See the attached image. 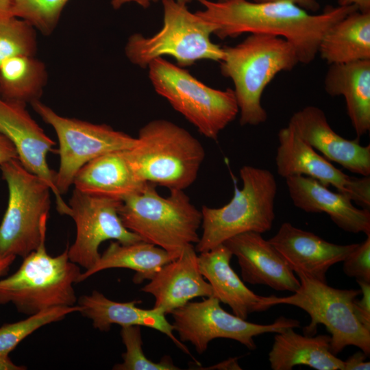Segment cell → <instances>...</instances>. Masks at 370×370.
Instances as JSON below:
<instances>
[{
	"instance_id": "6da1fadb",
	"label": "cell",
	"mask_w": 370,
	"mask_h": 370,
	"mask_svg": "<svg viewBox=\"0 0 370 370\" xmlns=\"http://www.w3.org/2000/svg\"><path fill=\"white\" fill-rule=\"evenodd\" d=\"M198 1L204 9L195 13L216 26L214 34L217 37L235 38L245 33L281 37L293 46L299 63L305 64L316 58L327 31L347 14L358 10L354 5H338L329 7L320 14H312L287 1Z\"/></svg>"
},
{
	"instance_id": "7a4b0ae2",
	"label": "cell",
	"mask_w": 370,
	"mask_h": 370,
	"mask_svg": "<svg viewBox=\"0 0 370 370\" xmlns=\"http://www.w3.org/2000/svg\"><path fill=\"white\" fill-rule=\"evenodd\" d=\"M223 49L220 70L234 83L241 125L264 123L267 113L261 104L263 92L279 73L299 63L295 48L281 37L250 34L238 45Z\"/></svg>"
},
{
	"instance_id": "3957f363",
	"label": "cell",
	"mask_w": 370,
	"mask_h": 370,
	"mask_svg": "<svg viewBox=\"0 0 370 370\" xmlns=\"http://www.w3.org/2000/svg\"><path fill=\"white\" fill-rule=\"evenodd\" d=\"M126 153L143 181L170 191L191 186L205 158L204 148L196 138L165 119L151 121L141 127Z\"/></svg>"
},
{
	"instance_id": "277c9868",
	"label": "cell",
	"mask_w": 370,
	"mask_h": 370,
	"mask_svg": "<svg viewBox=\"0 0 370 370\" xmlns=\"http://www.w3.org/2000/svg\"><path fill=\"white\" fill-rule=\"evenodd\" d=\"M123 225L147 243L175 257L199 240L202 214L184 190L162 197L156 185L147 182L143 189L124 199L119 208Z\"/></svg>"
},
{
	"instance_id": "5b68a950",
	"label": "cell",
	"mask_w": 370,
	"mask_h": 370,
	"mask_svg": "<svg viewBox=\"0 0 370 370\" xmlns=\"http://www.w3.org/2000/svg\"><path fill=\"white\" fill-rule=\"evenodd\" d=\"M240 176L243 187L234 184L229 203L220 208L202 207L203 232L195 247L197 252L208 251L237 234H262L271 229L277 193L273 174L266 169L245 165Z\"/></svg>"
},
{
	"instance_id": "8992f818",
	"label": "cell",
	"mask_w": 370,
	"mask_h": 370,
	"mask_svg": "<svg viewBox=\"0 0 370 370\" xmlns=\"http://www.w3.org/2000/svg\"><path fill=\"white\" fill-rule=\"evenodd\" d=\"M46 235L38 248L23 258L18 269L0 280V305L12 303L26 315L58 306H73L77 301L73 288L82 273L70 260L68 247L58 256H50Z\"/></svg>"
},
{
	"instance_id": "52a82bcc",
	"label": "cell",
	"mask_w": 370,
	"mask_h": 370,
	"mask_svg": "<svg viewBox=\"0 0 370 370\" xmlns=\"http://www.w3.org/2000/svg\"><path fill=\"white\" fill-rule=\"evenodd\" d=\"M163 26L151 37L140 34L131 35L125 46V53L134 64L143 69L154 59L170 56L177 66H188L201 60L220 62L224 56L223 47L213 43L210 35L216 26L186 5L175 0H162Z\"/></svg>"
},
{
	"instance_id": "ba28073f",
	"label": "cell",
	"mask_w": 370,
	"mask_h": 370,
	"mask_svg": "<svg viewBox=\"0 0 370 370\" xmlns=\"http://www.w3.org/2000/svg\"><path fill=\"white\" fill-rule=\"evenodd\" d=\"M295 273L300 282L299 288L289 296H267L265 304L269 308L292 305L306 311L310 322L304 328V334L313 336L317 325H324L331 334L330 349L334 355L353 345L369 356L370 330L360 322L354 309V301L360 295V289L336 288L301 272Z\"/></svg>"
},
{
	"instance_id": "9c48e42d",
	"label": "cell",
	"mask_w": 370,
	"mask_h": 370,
	"mask_svg": "<svg viewBox=\"0 0 370 370\" xmlns=\"http://www.w3.org/2000/svg\"><path fill=\"white\" fill-rule=\"evenodd\" d=\"M0 170L8 190V206L0 224V256L23 258L38 248L46 235L51 190L18 159L1 164Z\"/></svg>"
},
{
	"instance_id": "30bf717a",
	"label": "cell",
	"mask_w": 370,
	"mask_h": 370,
	"mask_svg": "<svg viewBox=\"0 0 370 370\" xmlns=\"http://www.w3.org/2000/svg\"><path fill=\"white\" fill-rule=\"evenodd\" d=\"M156 92L205 137L217 140L239 112L234 90L211 88L162 57L147 66Z\"/></svg>"
},
{
	"instance_id": "8fae6325",
	"label": "cell",
	"mask_w": 370,
	"mask_h": 370,
	"mask_svg": "<svg viewBox=\"0 0 370 370\" xmlns=\"http://www.w3.org/2000/svg\"><path fill=\"white\" fill-rule=\"evenodd\" d=\"M31 105L57 135L60 162L55 184L61 195L67 193L84 164L106 153L130 149L136 143V138L108 125L62 116L40 101Z\"/></svg>"
},
{
	"instance_id": "7c38bea8",
	"label": "cell",
	"mask_w": 370,
	"mask_h": 370,
	"mask_svg": "<svg viewBox=\"0 0 370 370\" xmlns=\"http://www.w3.org/2000/svg\"><path fill=\"white\" fill-rule=\"evenodd\" d=\"M171 314L173 330L179 334L180 341L190 343L199 354L204 353L210 342L215 338L234 340L254 350L255 336L300 326L299 321L284 317L266 325L248 322L223 310L214 296L201 301H189Z\"/></svg>"
},
{
	"instance_id": "4fadbf2b",
	"label": "cell",
	"mask_w": 370,
	"mask_h": 370,
	"mask_svg": "<svg viewBox=\"0 0 370 370\" xmlns=\"http://www.w3.org/2000/svg\"><path fill=\"white\" fill-rule=\"evenodd\" d=\"M122 201L91 196L74 188L69 199L71 215L76 225V237L68 247L71 261L86 270L100 258V245L108 240L122 244L142 241L123 224L119 208Z\"/></svg>"
},
{
	"instance_id": "5bb4252c",
	"label": "cell",
	"mask_w": 370,
	"mask_h": 370,
	"mask_svg": "<svg viewBox=\"0 0 370 370\" xmlns=\"http://www.w3.org/2000/svg\"><path fill=\"white\" fill-rule=\"evenodd\" d=\"M278 138L275 163L280 176L311 177L327 187L332 186L362 208L369 210V176L347 175L299 137L289 125L279 130Z\"/></svg>"
},
{
	"instance_id": "9a60e30c",
	"label": "cell",
	"mask_w": 370,
	"mask_h": 370,
	"mask_svg": "<svg viewBox=\"0 0 370 370\" xmlns=\"http://www.w3.org/2000/svg\"><path fill=\"white\" fill-rule=\"evenodd\" d=\"M26 106L0 97V134L13 144L23 167L49 186L56 198L58 212L70 216L71 208L56 186V172L49 168L47 160L56 143L32 117Z\"/></svg>"
},
{
	"instance_id": "2e32d148",
	"label": "cell",
	"mask_w": 370,
	"mask_h": 370,
	"mask_svg": "<svg viewBox=\"0 0 370 370\" xmlns=\"http://www.w3.org/2000/svg\"><path fill=\"white\" fill-rule=\"evenodd\" d=\"M304 141L326 159L349 171L370 175V145L348 140L338 134L319 108L308 106L295 112L288 124Z\"/></svg>"
},
{
	"instance_id": "e0dca14e",
	"label": "cell",
	"mask_w": 370,
	"mask_h": 370,
	"mask_svg": "<svg viewBox=\"0 0 370 370\" xmlns=\"http://www.w3.org/2000/svg\"><path fill=\"white\" fill-rule=\"evenodd\" d=\"M223 244L237 258L243 280L265 285L278 291L295 292L300 286L278 249L262 234L247 232L234 236Z\"/></svg>"
},
{
	"instance_id": "ac0fdd59",
	"label": "cell",
	"mask_w": 370,
	"mask_h": 370,
	"mask_svg": "<svg viewBox=\"0 0 370 370\" xmlns=\"http://www.w3.org/2000/svg\"><path fill=\"white\" fill-rule=\"evenodd\" d=\"M281 254L291 269L322 282L334 264L343 262L358 245H337L288 222L268 240Z\"/></svg>"
},
{
	"instance_id": "d6986e66",
	"label": "cell",
	"mask_w": 370,
	"mask_h": 370,
	"mask_svg": "<svg viewBox=\"0 0 370 370\" xmlns=\"http://www.w3.org/2000/svg\"><path fill=\"white\" fill-rule=\"evenodd\" d=\"M140 290L154 297L153 308L165 315L194 298L212 296L211 286L199 271L193 245L162 267Z\"/></svg>"
},
{
	"instance_id": "ffe728a7",
	"label": "cell",
	"mask_w": 370,
	"mask_h": 370,
	"mask_svg": "<svg viewBox=\"0 0 370 370\" xmlns=\"http://www.w3.org/2000/svg\"><path fill=\"white\" fill-rule=\"evenodd\" d=\"M290 197L297 208L310 213H325L341 229L370 235V212L358 208L340 192H333L317 180L304 175L285 178Z\"/></svg>"
},
{
	"instance_id": "44dd1931",
	"label": "cell",
	"mask_w": 370,
	"mask_h": 370,
	"mask_svg": "<svg viewBox=\"0 0 370 370\" xmlns=\"http://www.w3.org/2000/svg\"><path fill=\"white\" fill-rule=\"evenodd\" d=\"M146 184L134 170L126 150L106 153L90 160L78 171L73 182L83 193L121 201L141 191Z\"/></svg>"
},
{
	"instance_id": "7402d4cb",
	"label": "cell",
	"mask_w": 370,
	"mask_h": 370,
	"mask_svg": "<svg viewBox=\"0 0 370 370\" xmlns=\"http://www.w3.org/2000/svg\"><path fill=\"white\" fill-rule=\"evenodd\" d=\"M232 252L223 243L198 256L199 271L211 286L212 296L227 304L234 314L247 319L253 312L270 308L266 297L247 287L230 265Z\"/></svg>"
},
{
	"instance_id": "603a6c76",
	"label": "cell",
	"mask_w": 370,
	"mask_h": 370,
	"mask_svg": "<svg viewBox=\"0 0 370 370\" xmlns=\"http://www.w3.org/2000/svg\"><path fill=\"white\" fill-rule=\"evenodd\" d=\"M141 301L133 300L119 302L107 298L103 294L93 291L89 295L81 296L78 299L79 312L92 321L95 329L102 332L110 330L112 324L123 326L139 325L156 330L166 335L181 350L190 354L184 343L173 334V328L166 319L165 314L154 308L143 309L136 305Z\"/></svg>"
},
{
	"instance_id": "cb8c5ba5",
	"label": "cell",
	"mask_w": 370,
	"mask_h": 370,
	"mask_svg": "<svg viewBox=\"0 0 370 370\" xmlns=\"http://www.w3.org/2000/svg\"><path fill=\"white\" fill-rule=\"evenodd\" d=\"M325 92L343 96L358 138L370 130V60L330 64L324 78Z\"/></svg>"
},
{
	"instance_id": "d4e9b609",
	"label": "cell",
	"mask_w": 370,
	"mask_h": 370,
	"mask_svg": "<svg viewBox=\"0 0 370 370\" xmlns=\"http://www.w3.org/2000/svg\"><path fill=\"white\" fill-rule=\"evenodd\" d=\"M274 341L269 353L273 370H291L304 365L317 370H344V361L332 354L330 336L301 335L288 328L274 333Z\"/></svg>"
},
{
	"instance_id": "484cf974",
	"label": "cell",
	"mask_w": 370,
	"mask_h": 370,
	"mask_svg": "<svg viewBox=\"0 0 370 370\" xmlns=\"http://www.w3.org/2000/svg\"><path fill=\"white\" fill-rule=\"evenodd\" d=\"M318 53L329 65L370 60V12L356 10L336 22L323 36Z\"/></svg>"
},
{
	"instance_id": "4316f807",
	"label": "cell",
	"mask_w": 370,
	"mask_h": 370,
	"mask_svg": "<svg viewBox=\"0 0 370 370\" xmlns=\"http://www.w3.org/2000/svg\"><path fill=\"white\" fill-rule=\"evenodd\" d=\"M176 258L143 241L127 244L112 241L99 260L81 273L79 282L105 269L123 268L134 271L133 282L140 284L145 280H149L162 267Z\"/></svg>"
},
{
	"instance_id": "83f0119b",
	"label": "cell",
	"mask_w": 370,
	"mask_h": 370,
	"mask_svg": "<svg viewBox=\"0 0 370 370\" xmlns=\"http://www.w3.org/2000/svg\"><path fill=\"white\" fill-rule=\"evenodd\" d=\"M48 80L44 62L35 56H18L0 65V97L23 104L40 101Z\"/></svg>"
},
{
	"instance_id": "f1b7e54d",
	"label": "cell",
	"mask_w": 370,
	"mask_h": 370,
	"mask_svg": "<svg viewBox=\"0 0 370 370\" xmlns=\"http://www.w3.org/2000/svg\"><path fill=\"white\" fill-rule=\"evenodd\" d=\"M80 311L79 306H58L29 315L17 322L4 323L0 327V355H9L23 340L40 328Z\"/></svg>"
},
{
	"instance_id": "f546056e",
	"label": "cell",
	"mask_w": 370,
	"mask_h": 370,
	"mask_svg": "<svg viewBox=\"0 0 370 370\" xmlns=\"http://www.w3.org/2000/svg\"><path fill=\"white\" fill-rule=\"evenodd\" d=\"M37 30L27 21L10 15L0 18V65L18 56H35Z\"/></svg>"
},
{
	"instance_id": "4dcf8cb0",
	"label": "cell",
	"mask_w": 370,
	"mask_h": 370,
	"mask_svg": "<svg viewBox=\"0 0 370 370\" xmlns=\"http://www.w3.org/2000/svg\"><path fill=\"white\" fill-rule=\"evenodd\" d=\"M69 0H12L11 15L29 23L45 36L51 35Z\"/></svg>"
},
{
	"instance_id": "1f68e13d",
	"label": "cell",
	"mask_w": 370,
	"mask_h": 370,
	"mask_svg": "<svg viewBox=\"0 0 370 370\" xmlns=\"http://www.w3.org/2000/svg\"><path fill=\"white\" fill-rule=\"evenodd\" d=\"M121 336L126 352L123 362L113 367L114 370H179L169 356L156 362L147 358L143 350L141 329L139 325L121 327Z\"/></svg>"
},
{
	"instance_id": "d6a6232c",
	"label": "cell",
	"mask_w": 370,
	"mask_h": 370,
	"mask_svg": "<svg viewBox=\"0 0 370 370\" xmlns=\"http://www.w3.org/2000/svg\"><path fill=\"white\" fill-rule=\"evenodd\" d=\"M345 275L370 282V235L351 251L343 261Z\"/></svg>"
},
{
	"instance_id": "836d02e7",
	"label": "cell",
	"mask_w": 370,
	"mask_h": 370,
	"mask_svg": "<svg viewBox=\"0 0 370 370\" xmlns=\"http://www.w3.org/2000/svg\"><path fill=\"white\" fill-rule=\"evenodd\" d=\"M360 287L362 297L354 301V309L360 322L370 330V282L356 280Z\"/></svg>"
},
{
	"instance_id": "e575fe53",
	"label": "cell",
	"mask_w": 370,
	"mask_h": 370,
	"mask_svg": "<svg viewBox=\"0 0 370 370\" xmlns=\"http://www.w3.org/2000/svg\"><path fill=\"white\" fill-rule=\"evenodd\" d=\"M367 357L362 350L358 351L344 361V370H369L370 362L366 360Z\"/></svg>"
},
{
	"instance_id": "d590c367",
	"label": "cell",
	"mask_w": 370,
	"mask_h": 370,
	"mask_svg": "<svg viewBox=\"0 0 370 370\" xmlns=\"http://www.w3.org/2000/svg\"><path fill=\"white\" fill-rule=\"evenodd\" d=\"M13 159H18L14 146L7 137L0 134V165Z\"/></svg>"
},
{
	"instance_id": "8d00e7d4",
	"label": "cell",
	"mask_w": 370,
	"mask_h": 370,
	"mask_svg": "<svg viewBox=\"0 0 370 370\" xmlns=\"http://www.w3.org/2000/svg\"><path fill=\"white\" fill-rule=\"evenodd\" d=\"M252 1L257 3L287 1L295 4L310 12H316L320 8L317 0H253Z\"/></svg>"
},
{
	"instance_id": "74e56055",
	"label": "cell",
	"mask_w": 370,
	"mask_h": 370,
	"mask_svg": "<svg viewBox=\"0 0 370 370\" xmlns=\"http://www.w3.org/2000/svg\"><path fill=\"white\" fill-rule=\"evenodd\" d=\"M340 6L354 5L361 12H370V0H338Z\"/></svg>"
},
{
	"instance_id": "f35d334b",
	"label": "cell",
	"mask_w": 370,
	"mask_h": 370,
	"mask_svg": "<svg viewBox=\"0 0 370 370\" xmlns=\"http://www.w3.org/2000/svg\"><path fill=\"white\" fill-rule=\"evenodd\" d=\"M159 0H111V5L114 9H119L128 3H136L143 8H148L151 3H156Z\"/></svg>"
},
{
	"instance_id": "ab89813d",
	"label": "cell",
	"mask_w": 370,
	"mask_h": 370,
	"mask_svg": "<svg viewBox=\"0 0 370 370\" xmlns=\"http://www.w3.org/2000/svg\"><path fill=\"white\" fill-rule=\"evenodd\" d=\"M27 367L24 365L14 364L9 355H0V370H25Z\"/></svg>"
},
{
	"instance_id": "60d3db41",
	"label": "cell",
	"mask_w": 370,
	"mask_h": 370,
	"mask_svg": "<svg viewBox=\"0 0 370 370\" xmlns=\"http://www.w3.org/2000/svg\"><path fill=\"white\" fill-rule=\"evenodd\" d=\"M16 256L9 255L6 256H0V278L5 275L14 260Z\"/></svg>"
},
{
	"instance_id": "b9f144b4",
	"label": "cell",
	"mask_w": 370,
	"mask_h": 370,
	"mask_svg": "<svg viewBox=\"0 0 370 370\" xmlns=\"http://www.w3.org/2000/svg\"><path fill=\"white\" fill-rule=\"evenodd\" d=\"M12 0H0V18L11 15Z\"/></svg>"
},
{
	"instance_id": "7bdbcfd3",
	"label": "cell",
	"mask_w": 370,
	"mask_h": 370,
	"mask_svg": "<svg viewBox=\"0 0 370 370\" xmlns=\"http://www.w3.org/2000/svg\"><path fill=\"white\" fill-rule=\"evenodd\" d=\"M175 1L180 3L186 5L187 3H191L194 0H175Z\"/></svg>"
},
{
	"instance_id": "ee69618b",
	"label": "cell",
	"mask_w": 370,
	"mask_h": 370,
	"mask_svg": "<svg viewBox=\"0 0 370 370\" xmlns=\"http://www.w3.org/2000/svg\"><path fill=\"white\" fill-rule=\"evenodd\" d=\"M237 1V0H216V1H217V2H221V3L229 2V1Z\"/></svg>"
}]
</instances>
